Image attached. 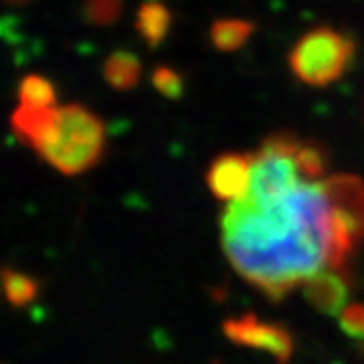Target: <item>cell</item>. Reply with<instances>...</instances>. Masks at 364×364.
I'll return each instance as SVG.
<instances>
[{
	"instance_id": "2e32d148",
	"label": "cell",
	"mask_w": 364,
	"mask_h": 364,
	"mask_svg": "<svg viewBox=\"0 0 364 364\" xmlns=\"http://www.w3.org/2000/svg\"><path fill=\"white\" fill-rule=\"evenodd\" d=\"M340 328L350 338H364V306L352 304L340 314Z\"/></svg>"
},
{
	"instance_id": "9c48e42d",
	"label": "cell",
	"mask_w": 364,
	"mask_h": 364,
	"mask_svg": "<svg viewBox=\"0 0 364 364\" xmlns=\"http://www.w3.org/2000/svg\"><path fill=\"white\" fill-rule=\"evenodd\" d=\"M105 83L116 91H132L142 77V63L138 55L126 49L109 53L102 67Z\"/></svg>"
},
{
	"instance_id": "30bf717a",
	"label": "cell",
	"mask_w": 364,
	"mask_h": 364,
	"mask_svg": "<svg viewBox=\"0 0 364 364\" xmlns=\"http://www.w3.org/2000/svg\"><path fill=\"white\" fill-rule=\"evenodd\" d=\"M255 31L257 25L247 18H215L208 28V39L219 53H235L247 45Z\"/></svg>"
},
{
	"instance_id": "4fadbf2b",
	"label": "cell",
	"mask_w": 364,
	"mask_h": 364,
	"mask_svg": "<svg viewBox=\"0 0 364 364\" xmlns=\"http://www.w3.org/2000/svg\"><path fill=\"white\" fill-rule=\"evenodd\" d=\"M2 282H4V294L6 299L11 301L14 308H25L26 304H31L39 294V284L37 279H33L31 275L21 272H14L4 267L2 272Z\"/></svg>"
},
{
	"instance_id": "5bb4252c",
	"label": "cell",
	"mask_w": 364,
	"mask_h": 364,
	"mask_svg": "<svg viewBox=\"0 0 364 364\" xmlns=\"http://www.w3.org/2000/svg\"><path fill=\"white\" fill-rule=\"evenodd\" d=\"M124 14V0H83L81 16L91 26H112Z\"/></svg>"
},
{
	"instance_id": "277c9868",
	"label": "cell",
	"mask_w": 364,
	"mask_h": 364,
	"mask_svg": "<svg viewBox=\"0 0 364 364\" xmlns=\"http://www.w3.org/2000/svg\"><path fill=\"white\" fill-rule=\"evenodd\" d=\"M225 336L239 344L273 356L277 364H289L294 354V340L286 328L279 324L261 322L253 314H245L241 318H231L225 326Z\"/></svg>"
},
{
	"instance_id": "3957f363",
	"label": "cell",
	"mask_w": 364,
	"mask_h": 364,
	"mask_svg": "<svg viewBox=\"0 0 364 364\" xmlns=\"http://www.w3.org/2000/svg\"><path fill=\"white\" fill-rule=\"evenodd\" d=\"M356 43L332 26L320 25L301 35L287 55L294 77L310 87L336 83L354 61Z\"/></svg>"
},
{
	"instance_id": "e0dca14e",
	"label": "cell",
	"mask_w": 364,
	"mask_h": 364,
	"mask_svg": "<svg viewBox=\"0 0 364 364\" xmlns=\"http://www.w3.org/2000/svg\"><path fill=\"white\" fill-rule=\"evenodd\" d=\"M4 2V6H9V9H23V6H28L33 0H2Z\"/></svg>"
},
{
	"instance_id": "52a82bcc",
	"label": "cell",
	"mask_w": 364,
	"mask_h": 364,
	"mask_svg": "<svg viewBox=\"0 0 364 364\" xmlns=\"http://www.w3.org/2000/svg\"><path fill=\"white\" fill-rule=\"evenodd\" d=\"M304 289L314 308L328 316H340L348 299V284L340 275V269H326L314 275Z\"/></svg>"
},
{
	"instance_id": "7a4b0ae2",
	"label": "cell",
	"mask_w": 364,
	"mask_h": 364,
	"mask_svg": "<svg viewBox=\"0 0 364 364\" xmlns=\"http://www.w3.org/2000/svg\"><path fill=\"white\" fill-rule=\"evenodd\" d=\"M104 150V122L85 105L67 104L57 107L55 126L37 156L65 176H77L93 168Z\"/></svg>"
},
{
	"instance_id": "8992f818",
	"label": "cell",
	"mask_w": 364,
	"mask_h": 364,
	"mask_svg": "<svg viewBox=\"0 0 364 364\" xmlns=\"http://www.w3.org/2000/svg\"><path fill=\"white\" fill-rule=\"evenodd\" d=\"M55 119H57V105L35 107V105L18 104L11 114V130L18 142L37 152L43 142L49 138Z\"/></svg>"
},
{
	"instance_id": "9a60e30c",
	"label": "cell",
	"mask_w": 364,
	"mask_h": 364,
	"mask_svg": "<svg viewBox=\"0 0 364 364\" xmlns=\"http://www.w3.org/2000/svg\"><path fill=\"white\" fill-rule=\"evenodd\" d=\"M152 85L154 90L170 102H176L184 95V79L182 75L168 65H158L152 71Z\"/></svg>"
},
{
	"instance_id": "7c38bea8",
	"label": "cell",
	"mask_w": 364,
	"mask_h": 364,
	"mask_svg": "<svg viewBox=\"0 0 364 364\" xmlns=\"http://www.w3.org/2000/svg\"><path fill=\"white\" fill-rule=\"evenodd\" d=\"M18 104L35 105V107H51L57 102V91L51 79L39 73H28L18 81Z\"/></svg>"
},
{
	"instance_id": "6da1fadb",
	"label": "cell",
	"mask_w": 364,
	"mask_h": 364,
	"mask_svg": "<svg viewBox=\"0 0 364 364\" xmlns=\"http://www.w3.org/2000/svg\"><path fill=\"white\" fill-rule=\"evenodd\" d=\"M324 181H301L273 196L247 193L223 213L227 259L245 282L272 299L306 286L318 273L344 265Z\"/></svg>"
},
{
	"instance_id": "8fae6325",
	"label": "cell",
	"mask_w": 364,
	"mask_h": 364,
	"mask_svg": "<svg viewBox=\"0 0 364 364\" xmlns=\"http://www.w3.org/2000/svg\"><path fill=\"white\" fill-rule=\"evenodd\" d=\"M296 164L304 178L308 181H324L330 170V154L324 146L316 140H301L296 150Z\"/></svg>"
},
{
	"instance_id": "ba28073f",
	"label": "cell",
	"mask_w": 364,
	"mask_h": 364,
	"mask_svg": "<svg viewBox=\"0 0 364 364\" xmlns=\"http://www.w3.org/2000/svg\"><path fill=\"white\" fill-rule=\"evenodd\" d=\"M172 21L174 16L166 4H162L160 0H146L136 11L134 26L150 49H158L168 37Z\"/></svg>"
},
{
	"instance_id": "5b68a950",
	"label": "cell",
	"mask_w": 364,
	"mask_h": 364,
	"mask_svg": "<svg viewBox=\"0 0 364 364\" xmlns=\"http://www.w3.org/2000/svg\"><path fill=\"white\" fill-rule=\"evenodd\" d=\"M253 172V154L225 152L210 162L207 186L210 195L221 203H235L249 193Z\"/></svg>"
}]
</instances>
